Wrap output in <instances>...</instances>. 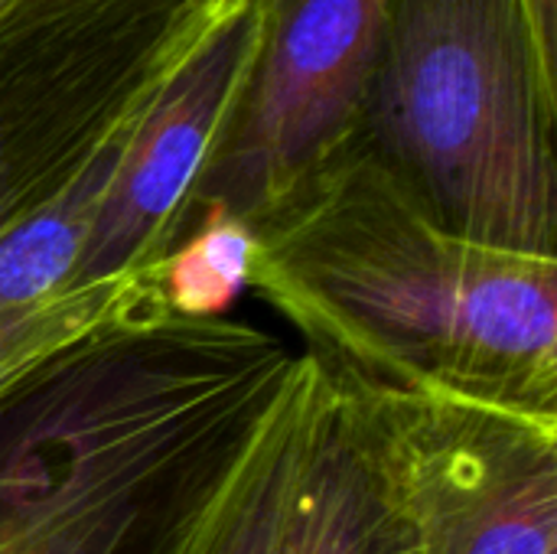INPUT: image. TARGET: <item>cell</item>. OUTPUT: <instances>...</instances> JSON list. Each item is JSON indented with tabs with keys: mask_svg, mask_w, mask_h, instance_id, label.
<instances>
[{
	"mask_svg": "<svg viewBox=\"0 0 557 554\" xmlns=\"http://www.w3.org/2000/svg\"><path fill=\"white\" fill-rule=\"evenodd\" d=\"M258 26V0L225 3L157 82L104 186L72 291L117 281L170 248L242 95Z\"/></svg>",
	"mask_w": 557,
	"mask_h": 554,
	"instance_id": "obj_7",
	"label": "cell"
},
{
	"mask_svg": "<svg viewBox=\"0 0 557 554\" xmlns=\"http://www.w3.org/2000/svg\"><path fill=\"white\" fill-rule=\"evenodd\" d=\"M147 98L55 199L0 238V405L82 336L147 300L157 304L144 268L72 291L98 202Z\"/></svg>",
	"mask_w": 557,
	"mask_h": 554,
	"instance_id": "obj_9",
	"label": "cell"
},
{
	"mask_svg": "<svg viewBox=\"0 0 557 554\" xmlns=\"http://www.w3.org/2000/svg\"><path fill=\"white\" fill-rule=\"evenodd\" d=\"M555 121L522 0H392L346 150L450 235L557 258Z\"/></svg>",
	"mask_w": 557,
	"mask_h": 554,
	"instance_id": "obj_3",
	"label": "cell"
},
{
	"mask_svg": "<svg viewBox=\"0 0 557 554\" xmlns=\"http://www.w3.org/2000/svg\"><path fill=\"white\" fill-rule=\"evenodd\" d=\"M535 29V39L542 46V52L557 62V0H522Z\"/></svg>",
	"mask_w": 557,
	"mask_h": 554,
	"instance_id": "obj_12",
	"label": "cell"
},
{
	"mask_svg": "<svg viewBox=\"0 0 557 554\" xmlns=\"http://www.w3.org/2000/svg\"><path fill=\"white\" fill-rule=\"evenodd\" d=\"M307 385L310 359L297 353L284 385L215 470L163 554H274L300 447Z\"/></svg>",
	"mask_w": 557,
	"mask_h": 554,
	"instance_id": "obj_10",
	"label": "cell"
},
{
	"mask_svg": "<svg viewBox=\"0 0 557 554\" xmlns=\"http://www.w3.org/2000/svg\"><path fill=\"white\" fill-rule=\"evenodd\" d=\"M13 7H16V0H0V20H3Z\"/></svg>",
	"mask_w": 557,
	"mask_h": 554,
	"instance_id": "obj_13",
	"label": "cell"
},
{
	"mask_svg": "<svg viewBox=\"0 0 557 554\" xmlns=\"http://www.w3.org/2000/svg\"><path fill=\"white\" fill-rule=\"evenodd\" d=\"M307 359L300 447L274 554H428L411 480L375 395L326 359Z\"/></svg>",
	"mask_w": 557,
	"mask_h": 554,
	"instance_id": "obj_8",
	"label": "cell"
},
{
	"mask_svg": "<svg viewBox=\"0 0 557 554\" xmlns=\"http://www.w3.org/2000/svg\"><path fill=\"white\" fill-rule=\"evenodd\" d=\"M294 356L153 300L82 336L0 405V554H163Z\"/></svg>",
	"mask_w": 557,
	"mask_h": 554,
	"instance_id": "obj_2",
	"label": "cell"
},
{
	"mask_svg": "<svg viewBox=\"0 0 557 554\" xmlns=\"http://www.w3.org/2000/svg\"><path fill=\"white\" fill-rule=\"evenodd\" d=\"M388 3L258 0L242 95L186 212L215 199L255 225L349 147Z\"/></svg>",
	"mask_w": 557,
	"mask_h": 554,
	"instance_id": "obj_5",
	"label": "cell"
},
{
	"mask_svg": "<svg viewBox=\"0 0 557 554\" xmlns=\"http://www.w3.org/2000/svg\"><path fill=\"white\" fill-rule=\"evenodd\" d=\"M166 3H206V0H166Z\"/></svg>",
	"mask_w": 557,
	"mask_h": 554,
	"instance_id": "obj_14",
	"label": "cell"
},
{
	"mask_svg": "<svg viewBox=\"0 0 557 554\" xmlns=\"http://www.w3.org/2000/svg\"><path fill=\"white\" fill-rule=\"evenodd\" d=\"M248 291L395 395L557 418V258L463 242L343 150L255 222Z\"/></svg>",
	"mask_w": 557,
	"mask_h": 554,
	"instance_id": "obj_1",
	"label": "cell"
},
{
	"mask_svg": "<svg viewBox=\"0 0 557 554\" xmlns=\"http://www.w3.org/2000/svg\"><path fill=\"white\" fill-rule=\"evenodd\" d=\"M232 0H16L0 20V238L55 199Z\"/></svg>",
	"mask_w": 557,
	"mask_h": 554,
	"instance_id": "obj_4",
	"label": "cell"
},
{
	"mask_svg": "<svg viewBox=\"0 0 557 554\" xmlns=\"http://www.w3.org/2000/svg\"><path fill=\"white\" fill-rule=\"evenodd\" d=\"M255 248V225L212 199L183 216L173 245L144 271L166 317L219 320L232 317L235 300L248 291Z\"/></svg>",
	"mask_w": 557,
	"mask_h": 554,
	"instance_id": "obj_11",
	"label": "cell"
},
{
	"mask_svg": "<svg viewBox=\"0 0 557 554\" xmlns=\"http://www.w3.org/2000/svg\"><path fill=\"white\" fill-rule=\"evenodd\" d=\"M366 389L405 460L428 554H557V418Z\"/></svg>",
	"mask_w": 557,
	"mask_h": 554,
	"instance_id": "obj_6",
	"label": "cell"
}]
</instances>
